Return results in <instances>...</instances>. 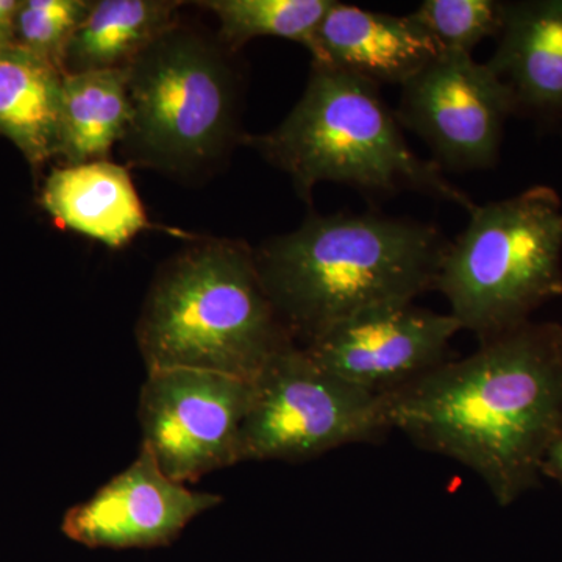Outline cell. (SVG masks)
<instances>
[{"mask_svg":"<svg viewBox=\"0 0 562 562\" xmlns=\"http://www.w3.org/2000/svg\"><path fill=\"white\" fill-rule=\"evenodd\" d=\"M335 0H210L199 5L220 21L222 44L235 52L258 36L295 41L312 54Z\"/></svg>","mask_w":562,"mask_h":562,"instance_id":"ac0fdd59","label":"cell"},{"mask_svg":"<svg viewBox=\"0 0 562 562\" xmlns=\"http://www.w3.org/2000/svg\"><path fill=\"white\" fill-rule=\"evenodd\" d=\"M449 244L425 222L371 213L312 214L255 250L266 291L294 341L435 290Z\"/></svg>","mask_w":562,"mask_h":562,"instance_id":"7a4b0ae2","label":"cell"},{"mask_svg":"<svg viewBox=\"0 0 562 562\" xmlns=\"http://www.w3.org/2000/svg\"><path fill=\"white\" fill-rule=\"evenodd\" d=\"M514 95L487 63L442 52L402 87L395 116L427 143L439 168L454 172L494 168Z\"/></svg>","mask_w":562,"mask_h":562,"instance_id":"9c48e42d","label":"cell"},{"mask_svg":"<svg viewBox=\"0 0 562 562\" xmlns=\"http://www.w3.org/2000/svg\"><path fill=\"white\" fill-rule=\"evenodd\" d=\"M392 431L383 395L344 382L292 344L254 382L243 461L303 462Z\"/></svg>","mask_w":562,"mask_h":562,"instance_id":"52a82bcc","label":"cell"},{"mask_svg":"<svg viewBox=\"0 0 562 562\" xmlns=\"http://www.w3.org/2000/svg\"><path fill=\"white\" fill-rule=\"evenodd\" d=\"M221 503V495L173 482L140 447L128 468L68 509L61 531L90 549H154L176 541L195 517Z\"/></svg>","mask_w":562,"mask_h":562,"instance_id":"8fae6325","label":"cell"},{"mask_svg":"<svg viewBox=\"0 0 562 562\" xmlns=\"http://www.w3.org/2000/svg\"><path fill=\"white\" fill-rule=\"evenodd\" d=\"M458 331L461 325L452 314L406 303L342 322L302 347L325 371L383 395L449 360Z\"/></svg>","mask_w":562,"mask_h":562,"instance_id":"30bf717a","label":"cell"},{"mask_svg":"<svg viewBox=\"0 0 562 562\" xmlns=\"http://www.w3.org/2000/svg\"><path fill=\"white\" fill-rule=\"evenodd\" d=\"M246 140L291 177L306 202H312L317 184L330 181L375 199L417 192L468 213L475 206L435 161L409 147L380 87L342 70L313 65L301 101L286 120Z\"/></svg>","mask_w":562,"mask_h":562,"instance_id":"277c9868","label":"cell"},{"mask_svg":"<svg viewBox=\"0 0 562 562\" xmlns=\"http://www.w3.org/2000/svg\"><path fill=\"white\" fill-rule=\"evenodd\" d=\"M183 2L98 0L70 40L63 72L125 69L140 52L179 24Z\"/></svg>","mask_w":562,"mask_h":562,"instance_id":"2e32d148","label":"cell"},{"mask_svg":"<svg viewBox=\"0 0 562 562\" xmlns=\"http://www.w3.org/2000/svg\"><path fill=\"white\" fill-rule=\"evenodd\" d=\"M132 120L125 69L65 74L60 95L58 157L70 165L109 160Z\"/></svg>","mask_w":562,"mask_h":562,"instance_id":"e0dca14e","label":"cell"},{"mask_svg":"<svg viewBox=\"0 0 562 562\" xmlns=\"http://www.w3.org/2000/svg\"><path fill=\"white\" fill-rule=\"evenodd\" d=\"M254 383L201 369L147 371L138 419L143 449L177 483L241 462L244 422Z\"/></svg>","mask_w":562,"mask_h":562,"instance_id":"ba28073f","label":"cell"},{"mask_svg":"<svg viewBox=\"0 0 562 562\" xmlns=\"http://www.w3.org/2000/svg\"><path fill=\"white\" fill-rule=\"evenodd\" d=\"M442 54L413 14L392 16L349 3H333L322 20L313 65L342 70L380 85H403Z\"/></svg>","mask_w":562,"mask_h":562,"instance_id":"7c38bea8","label":"cell"},{"mask_svg":"<svg viewBox=\"0 0 562 562\" xmlns=\"http://www.w3.org/2000/svg\"><path fill=\"white\" fill-rule=\"evenodd\" d=\"M125 74L132 120L122 147L133 165L187 176L236 143L239 80L224 44L177 24Z\"/></svg>","mask_w":562,"mask_h":562,"instance_id":"8992f818","label":"cell"},{"mask_svg":"<svg viewBox=\"0 0 562 562\" xmlns=\"http://www.w3.org/2000/svg\"><path fill=\"white\" fill-rule=\"evenodd\" d=\"M41 203L60 227L111 249L150 228L131 173L110 160L55 169L44 183Z\"/></svg>","mask_w":562,"mask_h":562,"instance_id":"5bb4252c","label":"cell"},{"mask_svg":"<svg viewBox=\"0 0 562 562\" xmlns=\"http://www.w3.org/2000/svg\"><path fill=\"white\" fill-rule=\"evenodd\" d=\"M542 476L553 480L562 490V436L553 443L542 462Z\"/></svg>","mask_w":562,"mask_h":562,"instance_id":"7402d4cb","label":"cell"},{"mask_svg":"<svg viewBox=\"0 0 562 562\" xmlns=\"http://www.w3.org/2000/svg\"><path fill=\"white\" fill-rule=\"evenodd\" d=\"M91 3L90 0H21L14 25L18 46L35 52L63 69L70 40Z\"/></svg>","mask_w":562,"mask_h":562,"instance_id":"ffe728a7","label":"cell"},{"mask_svg":"<svg viewBox=\"0 0 562 562\" xmlns=\"http://www.w3.org/2000/svg\"><path fill=\"white\" fill-rule=\"evenodd\" d=\"M383 397L392 430L460 462L508 508L539 486L562 436V325L527 322Z\"/></svg>","mask_w":562,"mask_h":562,"instance_id":"6da1fadb","label":"cell"},{"mask_svg":"<svg viewBox=\"0 0 562 562\" xmlns=\"http://www.w3.org/2000/svg\"><path fill=\"white\" fill-rule=\"evenodd\" d=\"M60 66L25 47H0V135L22 151L32 168L58 157Z\"/></svg>","mask_w":562,"mask_h":562,"instance_id":"9a60e30c","label":"cell"},{"mask_svg":"<svg viewBox=\"0 0 562 562\" xmlns=\"http://www.w3.org/2000/svg\"><path fill=\"white\" fill-rule=\"evenodd\" d=\"M449 244L435 290L479 342L516 330L562 295V202L550 187L475 205Z\"/></svg>","mask_w":562,"mask_h":562,"instance_id":"5b68a950","label":"cell"},{"mask_svg":"<svg viewBox=\"0 0 562 562\" xmlns=\"http://www.w3.org/2000/svg\"><path fill=\"white\" fill-rule=\"evenodd\" d=\"M487 65L512 90L516 111L553 124L562 117V0L505 2Z\"/></svg>","mask_w":562,"mask_h":562,"instance_id":"4fadbf2b","label":"cell"},{"mask_svg":"<svg viewBox=\"0 0 562 562\" xmlns=\"http://www.w3.org/2000/svg\"><path fill=\"white\" fill-rule=\"evenodd\" d=\"M20 10V0H0V47L16 44L14 25Z\"/></svg>","mask_w":562,"mask_h":562,"instance_id":"44dd1931","label":"cell"},{"mask_svg":"<svg viewBox=\"0 0 562 562\" xmlns=\"http://www.w3.org/2000/svg\"><path fill=\"white\" fill-rule=\"evenodd\" d=\"M136 341L147 371L201 369L250 383L297 344L266 291L255 250L232 239L195 244L158 272Z\"/></svg>","mask_w":562,"mask_h":562,"instance_id":"3957f363","label":"cell"},{"mask_svg":"<svg viewBox=\"0 0 562 562\" xmlns=\"http://www.w3.org/2000/svg\"><path fill=\"white\" fill-rule=\"evenodd\" d=\"M442 52L472 50L502 31L505 2L497 0H425L412 13Z\"/></svg>","mask_w":562,"mask_h":562,"instance_id":"d6986e66","label":"cell"}]
</instances>
